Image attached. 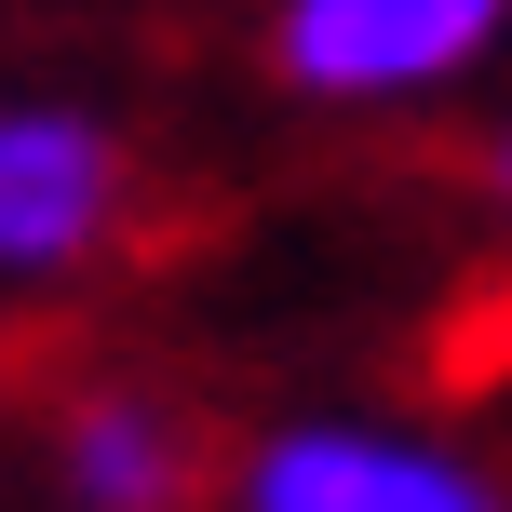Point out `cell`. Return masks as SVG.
Instances as JSON below:
<instances>
[{
    "mask_svg": "<svg viewBox=\"0 0 512 512\" xmlns=\"http://www.w3.org/2000/svg\"><path fill=\"white\" fill-rule=\"evenodd\" d=\"M512 0H283L270 14V68L297 95H418V81L472 68L499 41Z\"/></svg>",
    "mask_w": 512,
    "mask_h": 512,
    "instance_id": "1",
    "label": "cell"
},
{
    "mask_svg": "<svg viewBox=\"0 0 512 512\" xmlns=\"http://www.w3.org/2000/svg\"><path fill=\"white\" fill-rule=\"evenodd\" d=\"M108 203H122V149H108L95 122H54V108L0 122V270H68V256H95Z\"/></svg>",
    "mask_w": 512,
    "mask_h": 512,
    "instance_id": "2",
    "label": "cell"
},
{
    "mask_svg": "<svg viewBox=\"0 0 512 512\" xmlns=\"http://www.w3.org/2000/svg\"><path fill=\"white\" fill-rule=\"evenodd\" d=\"M243 512H499V499L459 459H418L378 432H283V445H256Z\"/></svg>",
    "mask_w": 512,
    "mask_h": 512,
    "instance_id": "3",
    "label": "cell"
},
{
    "mask_svg": "<svg viewBox=\"0 0 512 512\" xmlns=\"http://www.w3.org/2000/svg\"><path fill=\"white\" fill-rule=\"evenodd\" d=\"M54 459H68L81 512H176L189 499V432L162 405H135V391H81L68 432H54Z\"/></svg>",
    "mask_w": 512,
    "mask_h": 512,
    "instance_id": "4",
    "label": "cell"
},
{
    "mask_svg": "<svg viewBox=\"0 0 512 512\" xmlns=\"http://www.w3.org/2000/svg\"><path fill=\"white\" fill-rule=\"evenodd\" d=\"M486 189H499V203H512V122L486 135Z\"/></svg>",
    "mask_w": 512,
    "mask_h": 512,
    "instance_id": "5",
    "label": "cell"
}]
</instances>
